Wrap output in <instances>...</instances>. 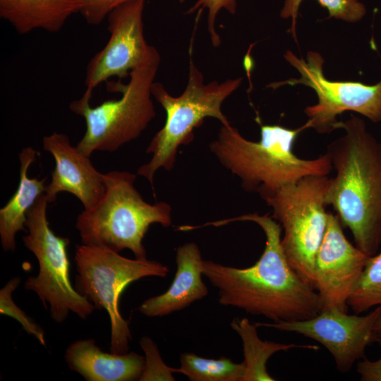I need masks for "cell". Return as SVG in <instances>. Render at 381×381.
I'll list each match as a JSON object with an SVG mask.
<instances>
[{
  "label": "cell",
  "mask_w": 381,
  "mask_h": 381,
  "mask_svg": "<svg viewBox=\"0 0 381 381\" xmlns=\"http://www.w3.org/2000/svg\"><path fill=\"white\" fill-rule=\"evenodd\" d=\"M234 222H252L265 234V249L246 268L202 262V274L218 290V301L274 322L311 318L322 310L314 287L301 278L286 260L281 245V225L267 214H243L205 224L220 226Z\"/></svg>",
  "instance_id": "obj_1"
},
{
  "label": "cell",
  "mask_w": 381,
  "mask_h": 381,
  "mask_svg": "<svg viewBox=\"0 0 381 381\" xmlns=\"http://www.w3.org/2000/svg\"><path fill=\"white\" fill-rule=\"evenodd\" d=\"M339 128L344 135L327 147L335 174L325 202L350 229L355 245L373 256L381 246V143L358 116L339 121Z\"/></svg>",
  "instance_id": "obj_2"
},
{
  "label": "cell",
  "mask_w": 381,
  "mask_h": 381,
  "mask_svg": "<svg viewBox=\"0 0 381 381\" xmlns=\"http://www.w3.org/2000/svg\"><path fill=\"white\" fill-rule=\"evenodd\" d=\"M305 125L291 129L279 125H262L260 139L245 138L231 124L222 125L210 144L219 163L241 181L242 188L262 196L311 175L328 176L332 171L329 155L303 159L294 152L297 136Z\"/></svg>",
  "instance_id": "obj_3"
},
{
  "label": "cell",
  "mask_w": 381,
  "mask_h": 381,
  "mask_svg": "<svg viewBox=\"0 0 381 381\" xmlns=\"http://www.w3.org/2000/svg\"><path fill=\"white\" fill-rule=\"evenodd\" d=\"M160 61L157 49L150 45L144 59L131 71L128 84L107 81V90L121 92L119 99L92 107L93 91L86 89L70 103L71 111L85 121V132L76 145L81 153L90 157L97 150L116 151L146 129L156 116L151 87Z\"/></svg>",
  "instance_id": "obj_4"
},
{
  "label": "cell",
  "mask_w": 381,
  "mask_h": 381,
  "mask_svg": "<svg viewBox=\"0 0 381 381\" xmlns=\"http://www.w3.org/2000/svg\"><path fill=\"white\" fill-rule=\"evenodd\" d=\"M135 179L136 174L126 171L104 174V195L76 219L82 244L118 253L129 249L136 259H147L143 240L152 224H171V207L166 202L145 201L134 186Z\"/></svg>",
  "instance_id": "obj_5"
},
{
  "label": "cell",
  "mask_w": 381,
  "mask_h": 381,
  "mask_svg": "<svg viewBox=\"0 0 381 381\" xmlns=\"http://www.w3.org/2000/svg\"><path fill=\"white\" fill-rule=\"evenodd\" d=\"M242 81L243 78L239 77L205 84L203 75L191 57L187 85L179 96L171 95L163 84L155 81L151 87L152 95L164 109L166 121L146 149V153L152 154V158L139 167L137 174L146 178L154 189L155 173L162 168L166 171L174 168L179 147L193 140V130L205 118H214L224 126L231 124L222 111V105Z\"/></svg>",
  "instance_id": "obj_6"
},
{
  "label": "cell",
  "mask_w": 381,
  "mask_h": 381,
  "mask_svg": "<svg viewBox=\"0 0 381 381\" xmlns=\"http://www.w3.org/2000/svg\"><path fill=\"white\" fill-rule=\"evenodd\" d=\"M74 261L77 270L75 289L95 308L106 310L111 325L110 351L128 353L131 334L128 322L119 308L123 290L132 282L147 277H165L166 265L155 260L129 259L107 248L75 246Z\"/></svg>",
  "instance_id": "obj_7"
},
{
  "label": "cell",
  "mask_w": 381,
  "mask_h": 381,
  "mask_svg": "<svg viewBox=\"0 0 381 381\" xmlns=\"http://www.w3.org/2000/svg\"><path fill=\"white\" fill-rule=\"evenodd\" d=\"M329 179L307 176L261 196L284 231L281 245L287 261L313 287L315 258L327 224Z\"/></svg>",
  "instance_id": "obj_8"
},
{
  "label": "cell",
  "mask_w": 381,
  "mask_h": 381,
  "mask_svg": "<svg viewBox=\"0 0 381 381\" xmlns=\"http://www.w3.org/2000/svg\"><path fill=\"white\" fill-rule=\"evenodd\" d=\"M48 204L43 193L27 213V234L23 241L36 257L39 272L27 279L24 288L35 292L46 308L49 306L54 322L62 323L70 312L85 319L95 308L71 284L67 254L70 240L56 235L50 228L47 216Z\"/></svg>",
  "instance_id": "obj_9"
},
{
  "label": "cell",
  "mask_w": 381,
  "mask_h": 381,
  "mask_svg": "<svg viewBox=\"0 0 381 381\" xmlns=\"http://www.w3.org/2000/svg\"><path fill=\"white\" fill-rule=\"evenodd\" d=\"M284 58L300 73L299 78L272 83L267 85L276 89L284 85H304L316 93L318 102L304 109L308 121L306 128L318 133H329L338 129L337 117L346 111H355L373 123L381 122V80L368 85L360 82L332 81L323 74L324 59L320 54L309 52L306 60L299 59L290 51Z\"/></svg>",
  "instance_id": "obj_10"
},
{
  "label": "cell",
  "mask_w": 381,
  "mask_h": 381,
  "mask_svg": "<svg viewBox=\"0 0 381 381\" xmlns=\"http://www.w3.org/2000/svg\"><path fill=\"white\" fill-rule=\"evenodd\" d=\"M380 317L381 306L363 315L329 308L309 319L255 325L299 334L319 342L332 356L337 369L345 373L356 361L365 358L367 346L375 341L374 327Z\"/></svg>",
  "instance_id": "obj_11"
},
{
  "label": "cell",
  "mask_w": 381,
  "mask_h": 381,
  "mask_svg": "<svg viewBox=\"0 0 381 381\" xmlns=\"http://www.w3.org/2000/svg\"><path fill=\"white\" fill-rule=\"evenodd\" d=\"M145 0H132L119 5L107 16L109 38L88 62L85 85L93 91L99 85L116 77L129 76L147 55L149 45L144 35Z\"/></svg>",
  "instance_id": "obj_12"
},
{
  "label": "cell",
  "mask_w": 381,
  "mask_h": 381,
  "mask_svg": "<svg viewBox=\"0 0 381 381\" xmlns=\"http://www.w3.org/2000/svg\"><path fill=\"white\" fill-rule=\"evenodd\" d=\"M346 238L337 214L328 212L327 224L314 262V288L322 310L347 312L348 300L369 258Z\"/></svg>",
  "instance_id": "obj_13"
},
{
  "label": "cell",
  "mask_w": 381,
  "mask_h": 381,
  "mask_svg": "<svg viewBox=\"0 0 381 381\" xmlns=\"http://www.w3.org/2000/svg\"><path fill=\"white\" fill-rule=\"evenodd\" d=\"M42 145L55 161L44 193L49 203L55 202L59 193L68 192L80 201L85 210L94 207L105 193L104 174L95 169L89 157L71 145L66 134L54 132L46 135Z\"/></svg>",
  "instance_id": "obj_14"
},
{
  "label": "cell",
  "mask_w": 381,
  "mask_h": 381,
  "mask_svg": "<svg viewBox=\"0 0 381 381\" xmlns=\"http://www.w3.org/2000/svg\"><path fill=\"white\" fill-rule=\"evenodd\" d=\"M202 262L195 243L179 246L176 253V272L171 284L164 293L145 300L139 306V312L150 318L163 317L205 297L208 289L202 279Z\"/></svg>",
  "instance_id": "obj_15"
},
{
  "label": "cell",
  "mask_w": 381,
  "mask_h": 381,
  "mask_svg": "<svg viewBox=\"0 0 381 381\" xmlns=\"http://www.w3.org/2000/svg\"><path fill=\"white\" fill-rule=\"evenodd\" d=\"M64 358L69 369L87 381L139 380L145 367V357L133 351L123 354L104 352L93 339L71 344Z\"/></svg>",
  "instance_id": "obj_16"
},
{
  "label": "cell",
  "mask_w": 381,
  "mask_h": 381,
  "mask_svg": "<svg viewBox=\"0 0 381 381\" xmlns=\"http://www.w3.org/2000/svg\"><path fill=\"white\" fill-rule=\"evenodd\" d=\"M38 154L31 147L23 148L19 153L20 167L18 188L6 205L0 209V239L4 251L15 250L17 232H27V213L39 196L44 193L46 179H32L28 175V168Z\"/></svg>",
  "instance_id": "obj_17"
},
{
  "label": "cell",
  "mask_w": 381,
  "mask_h": 381,
  "mask_svg": "<svg viewBox=\"0 0 381 381\" xmlns=\"http://www.w3.org/2000/svg\"><path fill=\"white\" fill-rule=\"evenodd\" d=\"M75 12L78 0H0L1 18L21 35L37 29L59 32Z\"/></svg>",
  "instance_id": "obj_18"
},
{
  "label": "cell",
  "mask_w": 381,
  "mask_h": 381,
  "mask_svg": "<svg viewBox=\"0 0 381 381\" xmlns=\"http://www.w3.org/2000/svg\"><path fill=\"white\" fill-rule=\"evenodd\" d=\"M239 335L243 344L245 373L242 381H274L267 370L269 358L279 351H286L293 348L318 349V346L309 344H282L260 339L255 323L249 319L234 318L230 324Z\"/></svg>",
  "instance_id": "obj_19"
},
{
  "label": "cell",
  "mask_w": 381,
  "mask_h": 381,
  "mask_svg": "<svg viewBox=\"0 0 381 381\" xmlns=\"http://www.w3.org/2000/svg\"><path fill=\"white\" fill-rule=\"evenodd\" d=\"M171 371L186 375L190 381H242L245 364L234 363L231 358H205L186 352L181 354L180 367Z\"/></svg>",
  "instance_id": "obj_20"
},
{
  "label": "cell",
  "mask_w": 381,
  "mask_h": 381,
  "mask_svg": "<svg viewBox=\"0 0 381 381\" xmlns=\"http://www.w3.org/2000/svg\"><path fill=\"white\" fill-rule=\"evenodd\" d=\"M356 314L381 306V250L369 257L348 300Z\"/></svg>",
  "instance_id": "obj_21"
},
{
  "label": "cell",
  "mask_w": 381,
  "mask_h": 381,
  "mask_svg": "<svg viewBox=\"0 0 381 381\" xmlns=\"http://www.w3.org/2000/svg\"><path fill=\"white\" fill-rule=\"evenodd\" d=\"M303 0H285L280 12L282 18H291V32L296 39V21L299 6ZM327 9L329 16L354 23L361 20L366 13L365 5L358 0H317Z\"/></svg>",
  "instance_id": "obj_22"
},
{
  "label": "cell",
  "mask_w": 381,
  "mask_h": 381,
  "mask_svg": "<svg viewBox=\"0 0 381 381\" xmlns=\"http://www.w3.org/2000/svg\"><path fill=\"white\" fill-rule=\"evenodd\" d=\"M20 283V277H13L0 290V313L16 320L28 334L35 337L42 345L45 346L44 331L42 327L12 299V293Z\"/></svg>",
  "instance_id": "obj_23"
},
{
  "label": "cell",
  "mask_w": 381,
  "mask_h": 381,
  "mask_svg": "<svg viewBox=\"0 0 381 381\" xmlns=\"http://www.w3.org/2000/svg\"><path fill=\"white\" fill-rule=\"evenodd\" d=\"M140 344L145 353V367L140 381L175 380L171 367L163 361L156 344L148 337H143Z\"/></svg>",
  "instance_id": "obj_24"
},
{
  "label": "cell",
  "mask_w": 381,
  "mask_h": 381,
  "mask_svg": "<svg viewBox=\"0 0 381 381\" xmlns=\"http://www.w3.org/2000/svg\"><path fill=\"white\" fill-rule=\"evenodd\" d=\"M237 0H197L190 7L186 14H192L196 11L207 10V27L211 42L214 47L219 46L221 40L215 30V20L219 12L222 9L226 10L230 14L236 12Z\"/></svg>",
  "instance_id": "obj_25"
},
{
  "label": "cell",
  "mask_w": 381,
  "mask_h": 381,
  "mask_svg": "<svg viewBox=\"0 0 381 381\" xmlns=\"http://www.w3.org/2000/svg\"><path fill=\"white\" fill-rule=\"evenodd\" d=\"M129 1L132 0H78V12L87 23L97 25L112 10Z\"/></svg>",
  "instance_id": "obj_26"
},
{
  "label": "cell",
  "mask_w": 381,
  "mask_h": 381,
  "mask_svg": "<svg viewBox=\"0 0 381 381\" xmlns=\"http://www.w3.org/2000/svg\"><path fill=\"white\" fill-rule=\"evenodd\" d=\"M375 341L381 347V337ZM356 370L362 381H381V356L375 361L365 357L357 363Z\"/></svg>",
  "instance_id": "obj_27"
},
{
  "label": "cell",
  "mask_w": 381,
  "mask_h": 381,
  "mask_svg": "<svg viewBox=\"0 0 381 381\" xmlns=\"http://www.w3.org/2000/svg\"><path fill=\"white\" fill-rule=\"evenodd\" d=\"M374 332L377 338L381 337V317L375 323V325L374 327Z\"/></svg>",
  "instance_id": "obj_28"
},
{
  "label": "cell",
  "mask_w": 381,
  "mask_h": 381,
  "mask_svg": "<svg viewBox=\"0 0 381 381\" xmlns=\"http://www.w3.org/2000/svg\"><path fill=\"white\" fill-rule=\"evenodd\" d=\"M186 0H179L180 3H183Z\"/></svg>",
  "instance_id": "obj_29"
}]
</instances>
